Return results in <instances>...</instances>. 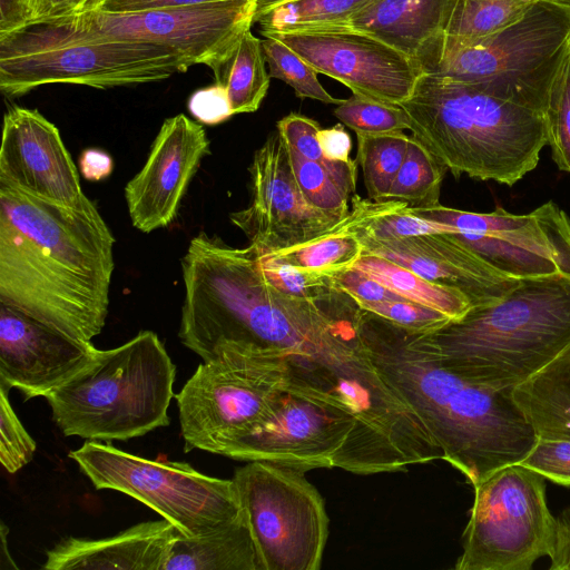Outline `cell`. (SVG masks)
Listing matches in <instances>:
<instances>
[{
	"mask_svg": "<svg viewBox=\"0 0 570 570\" xmlns=\"http://www.w3.org/2000/svg\"><path fill=\"white\" fill-rule=\"evenodd\" d=\"M185 288L178 337L203 362L250 347L285 353L289 364L321 365L342 350L360 307L346 293L314 302L285 295L262 274L252 246L235 248L205 232L181 258Z\"/></svg>",
	"mask_w": 570,
	"mask_h": 570,
	"instance_id": "1",
	"label": "cell"
},
{
	"mask_svg": "<svg viewBox=\"0 0 570 570\" xmlns=\"http://www.w3.org/2000/svg\"><path fill=\"white\" fill-rule=\"evenodd\" d=\"M115 242L90 199L63 207L0 185V303L91 342L108 315Z\"/></svg>",
	"mask_w": 570,
	"mask_h": 570,
	"instance_id": "2",
	"label": "cell"
},
{
	"mask_svg": "<svg viewBox=\"0 0 570 570\" xmlns=\"http://www.w3.org/2000/svg\"><path fill=\"white\" fill-rule=\"evenodd\" d=\"M360 332L384 382L420 419L442 460L474 487L520 463L538 436L512 391L480 385L446 367L422 333L362 309Z\"/></svg>",
	"mask_w": 570,
	"mask_h": 570,
	"instance_id": "3",
	"label": "cell"
},
{
	"mask_svg": "<svg viewBox=\"0 0 570 570\" xmlns=\"http://www.w3.org/2000/svg\"><path fill=\"white\" fill-rule=\"evenodd\" d=\"M412 137L455 177L514 185L547 145L544 114L424 72L400 104Z\"/></svg>",
	"mask_w": 570,
	"mask_h": 570,
	"instance_id": "4",
	"label": "cell"
},
{
	"mask_svg": "<svg viewBox=\"0 0 570 570\" xmlns=\"http://www.w3.org/2000/svg\"><path fill=\"white\" fill-rule=\"evenodd\" d=\"M423 335L450 370L512 391L570 345V276L521 278L498 302Z\"/></svg>",
	"mask_w": 570,
	"mask_h": 570,
	"instance_id": "5",
	"label": "cell"
},
{
	"mask_svg": "<svg viewBox=\"0 0 570 570\" xmlns=\"http://www.w3.org/2000/svg\"><path fill=\"white\" fill-rule=\"evenodd\" d=\"M176 366L153 331L91 361L47 396L65 436L125 441L169 425Z\"/></svg>",
	"mask_w": 570,
	"mask_h": 570,
	"instance_id": "6",
	"label": "cell"
},
{
	"mask_svg": "<svg viewBox=\"0 0 570 570\" xmlns=\"http://www.w3.org/2000/svg\"><path fill=\"white\" fill-rule=\"evenodd\" d=\"M191 66L173 48L110 38L69 18L0 35V89L7 97L48 83L106 89L159 81Z\"/></svg>",
	"mask_w": 570,
	"mask_h": 570,
	"instance_id": "7",
	"label": "cell"
},
{
	"mask_svg": "<svg viewBox=\"0 0 570 570\" xmlns=\"http://www.w3.org/2000/svg\"><path fill=\"white\" fill-rule=\"evenodd\" d=\"M569 53L570 4L539 0L520 20L485 39L468 45L441 40L422 68L544 114Z\"/></svg>",
	"mask_w": 570,
	"mask_h": 570,
	"instance_id": "8",
	"label": "cell"
},
{
	"mask_svg": "<svg viewBox=\"0 0 570 570\" xmlns=\"http://www.w3.org/2000/svg\"><path fill=\"white\" fill-rule=\"evenodd\" d=\"M289 385L287 358L278 350L228 351L200 363L175 395L184 451L227 456Z\"/></svg>",
	"mask_w": 570,
	"mask_h": 570,
	"instance_id": "9",
	"label": "cell"
},
{
	"mask_svg": "<svg viewBox=\"0 0 570 570\" xmlns=\"http://www.w3.org/2000/svg\"><path fill=\"white\" fill-rule=\"evenodd\" d=\"M71 458L98 490H115L142 502L184 537L226 527L245 513L233 479H218L185 462L149 460L89 440Z\"/></svg>",
	"mask_w": 570,
	"mask_h": 570,
	"instance_id": "10",
	"label": "cell"
},
{
	"mask_svg": "<svg viewBox=\"0 0 570 570\" xmlns=\"http://www.w3.org/2000/svg\"><path fill=\"white\" fill-rule=\"evenodd\" d=\"M239 461H266L308 471L340 468L381 473L352 412L331 395L291 384L254 431L228 452Z\"/></svg>",
	"mask_w": 570,
	"mask_h": 570,
	"instance_id": "11",
	"label": "cell"
},
{
	"mask_svg": "<svg viewBox=\"0 0 570 570\" xmlns=\"http://www.w3.org/2000/svg\"><path fill=\"white\" fill-rule=\"evenodd\" d=\"M456 570H531L552 552L557 519L546 498V478L514 463L473 487Z\"/></svg>",
	"mask_w": 570,
	"mask_h": 570,
	"instance_id": "12",
	"label": "cell"
},
{
	"mask_svg": "<svg viewBox=\"0 0 570 570\" xmlns=\"http://www.w3.org/2000/svg\"><path fill=\"white\" fill-rule=\"evenodd\" d=\"M262 570H318L328 537L324 499L305 471L266 461L235 470Z\"/></svg>",
	"mask_w": 570,
	"mask_h": 570,
	"instance_id": "13",
	"label": "cell"
},
{
	"mask_svg": "<svg viewBox=\"0 0 570 570\" xmlns=\"http://www.w3.org/2000/svg\"><path fill=\"white\" fill-rule=\"evenodd\" d=\"M410 210L451 227L455 237L509 276H570V218L553 202L527 215H514L503 208L488 214L471 213L442 205Z\"/></svg>",
	"mask_w": 570,
	"mask_h": 570,
	"instance_id": "14",
	"label": "cell"
},
{
	"mask_svg": "<svg viewBox=\"0 0 570 570\" xmlns=\"http://www.w3.org/2000/svg\"><path fill=\"white\" fill-rule=\"evenodd\" d=\"M249 205L229 215L257 255H268L322 236L347 230V217L312 206L299 189L286 142L276 130L254 153Z\"/></svg>",
	"mask_w": 570,
	"mask_h": 570,
	"instance_id": "15",
	"label": "cell"
},
{
	"mask_svg": "<svg viewBox=\"0 0 570 570\" xmlns=\"http://www.w3.org/2000/svg\"><path fill=\"white\" fill-rule=\"evenodd\" d=\"M258 0H225L138 12L89 11L73 22L115 39L177 50L193 65L218 69L254 24Z\"/></svg>",
	"mask_w": 570,
	"mask_h": 570,
	"instance_id": "16",
	"label": "cell"
},
{
	"mask_svg": "<svg viewBox=\"0 0 570 570\" xmlns=\"http://www.w3.org/2000/svg\"><path fill=\"white\" fill-rule=\"evenodd\" d=\"M294 50L317 73L348 87L353 95L400 105L412 94L422 66L385 42L364 32L320 29L297 32H263Z\"/></svg>",
	"mask_w": 570,
	"mask_h": 570,
	"instance_id": "17",
	"label": "cell"
},
{
	"mask_svg": "<svg viewBox=\"0 0 570 570\" xmlns=\"http://www.w3.org/2000/svg\"><path fill=\"white\" fill-rule=\"evenodd\" d=\"M0 185L63 207L89 199L58 128L24 107H12L3 117Z\"/></svg>",
	"mask_w": 570,
	"mask_h": 570,
	"instance_id": "18",
	"label": "cell"
},
{
	"mask_svg": "<svg viewBox=\"0 0 570 570\" xmlns=\"http://www.w3.org/2000/svg\"><path fill=\"white\" fill-rule=\"evenodd\" d=\"M209 154L204 127L184 114L167 118L140 171L125 187L134 227L150 233L170 225L202 159Z\"/></svg>",
	"mask_w": 570,
	"mask_h": 570,
	"instance_id": "19",
	"label": "cell"
},
{
	"mask_svg": "<svg viewBox=\"0 0 570 570\" xmlns=\"http://www.w3.org/2000/svg\"><path fill=\"white\" fill-rule=\"evenodd\" d=\"M96 347L0 303V384L47 396L83 368Z\"/></svg>",
	"mask_w": 570,
	"mask_h": 570,
	"instance_id": "20",
	"label": "cell"
},
{
	"mask_svg": "<svg viewBox=\"0 0 570 570\" xmlns=\"http://www.w3.org/2000/svg\"><path fill=\"white\" fill-rule=\"evenodd\" d=\"M356 237L363 246V254L383 257L433 283L456 288L469 298L472 307L498 302L519 283L518 278L495 268L452 233L391 239Z\"/></svg>",
	"mask_w": 570,
	"mask_h": 570,
	"instance_id": "21",
	"label": "cell"
},
{
	"mask_svg": "<svg viewBox=\"0 0 570 570\" xmlns=\"http://www.w3.org/2000/svg\"><path fill=\"white\" fill-rule=\"evenodd\" d=\"M180 535L168 520L135 524L112 537H67L47 551L42 569L163 570L174 541Z\"/></svg>",
	"mask_w": 570,
	"mask_h": 570,
	"instance_id": "22",
	"label": "cell"
},
{
	"mask_svg": "<svg viewBox=\"0 0 570 570\" xmlns=\"http://www.w3.org/2000/svg\"><path fill=\"white\" fill-rule=\"evenodd\" d=\"M456 3L458 0H372L337 28L370 35L422 66L445 36Z\"/></svg>",
	"mask_w": 570,
	"mask_h": 570,
	"instance_id": "23",
	"label": "cell"
},
{
	"mask_svg": "<svg viewBox=\"0 0 570 570\" xmlns=\"http://www.w3.org/2000/svg\"><path fill=\"white\" fill-rule=\"evenodd\" d=\"M512 397L538 438L570 441V345L515 386Z\"/></svg>",
	"mask_w": 570,
	"mask_h": 570,
	"instance_id": "24",
	"label": "cell"
},
{
	"mask_svg": "<svg viewBox=\"0 0 570 570\" xmlns=\"http://www.w3.org/2000/svg\"><path fill=\"white\" fill-rule=\"evenodd\" d=\"M163 570H262L246 512L207 534L191 538L180 534Z\"/></svg>",
	"mask_w": 570,
	"mask_h": 570,
	"instance_id": "25",
	"label": "cell"
},
{
	"mask_svg": "<svg viewBox=\"0 0 570 570\" xmlns=\"http://www.w3.org/2000/svg\"><path fill=\"white\" fill-rule=\"evenodd\" d=\"M352 268L365 273L402 298L440 311L452 321L460 320L472 307L459 289L433 283L380 256L362 254Z\"/></svg>",
	"mask_w": 570,
	"mask_h": 570,
	"instance_id": "26",
	"label": "cell"
},
{
	"mask_svg": "<svg viewBox=\"0 0 570 570\" xmlns=\"http://www.w3.org/2000/svg\"><path fill=\"white\" fill-rule=\"evenodd\" d=\"M372 0H258L254 23L263 32L337 28Z\"/></svg>",
	"mask_w": 570,
	"mask_h": 570,
	"instance_id": "27",
	"label": "cell"
},
{
	"mask_svg": "<svg viewBox=\"0 0 570 570\" xmlns=\"http://www.w3.org/2000/svg\"><path fill=\"white\" fill-rule=\"evenodd\" d=\"M214 75L226 89L233 115L256 111L271 82L262 40L247 30Z\"/></svg>",
	"mask_w": 570,
	"mask_h": 570,
	"instance_id": "28",
	"label": "cell"
},
{
	"mask_svg": "<svg viewBox=\"0 0 570 570\" xmlns=\"http://www.w3.org/2000/svg\"><path fill=\"white\" fill-rule=\"evenodd\" d=\"M287 148L296 183L307 202L323 212L347 217L348 199L356 189L357 161L320 163Z\"/></svg>",
	"mask_w": 570,
	"mask_h": 570,
	"instance_id": "29",
	"label": "cell"
},
{
	"mask_svg": "<svg viewBox=\"0 0 570 570\" xmlns=\"http://www.w3.org/2000/svg\"><path fill=\"white\" fill-rule=\"evenodd\" d=\"M353 223L347 230L373 239H391L434 233H454L443 224L419 217L406 204L352 197Z\"/></svg>",
	"mask_w": 570,
	"mask_h": 570,
	"instance_id": "30",
	"label": "cell"
},
{
	"mask_svg": "<svg viewBox=\"0 0 570 570\" xmlns=\"http://www.w3.org/2000/svg\"><path fill=\"white\" fill-rule=\"evenodd\" d=\"M539 0H458L443 41H480L520 20Z\"/></svg>",
	"mask_w": 570,
	"mask_h": 570,
	"instance_id": "31",
	"label": "cell"
},
{
	"mask_svg": "<svg viewBox=\"0 0 570 570\" xmlns=\"http://www.w3.org/2000/svg\"><path fill=\"white\" fill-rule=\"evenodd\" d=\"M357 157L368 198L386 199L405 159L410 136L403 130L382 134H356Z\"/></svg>",
	"mask_w": 570,
	"mask_h": 570,
	"instance_id": "32",
	"label": "cell"
},
{
	"mask_svg": "<svg viewBox=\"0 0 570 570\" xmlns=\"http://www.w3.org/2000/svg\"><path fill=\"white\" fill-rule=\"evenodd\" d=\"M446 170L428 149L410 136L405 159L385 200L403 203L414 208L438 206Z\"/></svg>",
	"mask_w": 570,
	"mask_h": 570,
	"instance_id": "33",
	"label": "cell"
},
{
	"mask_svg": "<svg viewBox=\"0 0 570 570\" xmlns=\"http://www.w3.org/2000/svg\"><path fill=\"white\" fill-rule=\"evenodd\" d=\"M362 254L363 246L356 235L340 230L267 256L295 267L334 275L352 268Z\"/></svg>",
	"mask_w": 570,
	"mask_h": 570,
	"instance_id": "34",
	"label": "cell"
},
{
	"mask_svg": "<svg viewBox=\"0 0 570 570\" xmlns=\"http://www.w3.org/2000/svg\"><path fill=\"white\" fill-rule=\"evenodd\" d=\"M262 46L271 78L291 86L298 98L336 106L344 100L331 96L320 83L316 70L279 39L265 37Z\"/></svg>",
	"mask_w": 570,
	"mask_h": 570,
	"instance_id": "35",
	"label": "cell"
},
{
	"mask_svg": "<svg viewBox=\"0 0 570 570\" xmlns=\"http://www.w3.org/2000/svg\"><path fill=\"white\" fill-rule=\"evenodd\" d=\"M257 257L265 279L285 295L322 302L343 292L333 274L295 267L267 255Z\"/></svg>",
	"mask_w": 570,
	"mask_h": 570,
	"instance_id": "36",
	"label": "cell"
},
{
	"mask_svg": "<svg viewBox=\"0 0 570 570\" xmlns=\"http://www.w3.org/2000/svg\"><path fill=\"white\" fill-rule=\"evenodd\" d=\"M334 116L355 134L410 130L409 117L400 105L385 104L357 95L337 105Z\"/></svg>",
	"mask_w": 570,
	"mask_h": 570,
	"instance_id": "37",
	"label": "cell"
},
{
	"mask_svg": "<svg viewBox=\"0 0 570 570\" xmlns=\"http://www.w3.org/2000/svg\"><path fill=\"white\" fill-rule=\"evenodd\" d=\"M544 119L552 159L560 170L570 174V53L551 87Z\"/></svg>",
	"mask_w": 570,
	"mask_h": 570,
	"instance_id": "38",
	"label": "cell"
},
{
	"mask_svg": "<svg viewBox=\"0 0 570 570\" xmlns=\"http://www.w3.org/2000/svg\"><path fill=\"white\" fill-rule=\"evenodd\" d=\"M37 449L35 440L16 415L9 389L0 384V462L11 474L27 465Z\"/></svg>",
	"mask_w": 570,
	"mask_h": 570,
	"instance_id": "39",
	"label": "cell"
},
{
	"mask_svg": "<svg viewBox=\"0 0 570 570\" xmlns=\"http://www.w3.org/2000/svg\"><path fill=\"white\" fill-rule=\"evenodd\" d=\"M360 308L412 333H431L452 320L444 313L407 299L356 302Z\"/></svg>",
	"mask_w": 570,
	"mask_h": 570,
	"instance_id": "40",
	"label": "cell"
},
{
	"mask_svg": "<svg viewBox=\"0 0 570 570\" xmlns=\"http://www.w3.org/2000/svg\"><path fill=\"white\" fill-rule=\"evenodd\" d=\"M102 0H14L0 35L29 23L50 22L96 10Z\"/></svg>",
	"mask_w": 570,
	"mask_h": 570,
	"instance_id": "41",
	"label": "cell"
},
{
	"mask_svg": "<svg viewBox=\"0 0 570 570\" xmlns=\"http://www.w3.org/2000/svg\"><path fill=\"white\" fill-rule=\"evenodd\" d=\"M520 463L556 484L570 487V441L538 438Z\"/></svg>",
	"mask_w": 570,
	"mask_h": 570,
	"instance_id": "42",
	"label": "cell"
},
{
	"mask_svg": "<svg viewBox=\"0 0 570 570\" xmlns=\"http://www.w3.org/2000/svg\"><path fill=\"white\" fill-rule=\"evenodd\" d=\"M277 131L286 145L304 158L325 163L317 132L322 128L320 124L306 116L291 112L276 124Z\"/></svg>",
	"mask_w": 570,
	"mask_h": 570,
	"instance_id": "43",
	"label": "cell"
},
{
	"mask_svg": "<svg viewBox=\"0 0 570 570\" xmlns=\"http://www.w3.org/2000/svg\"><path fill=\"white\" fill-rule=\"evenodd\" d=\"M188 109L205 125H217L233 116L226 89L217 82L196 90L188 100Z\"/></svg>",
	"mask_w": 570,
	"mask_h": 570,
	"instance_id": "44",
	"label": "cell"
},
{
	"mask_svg": "<svg viewBox=\"0 0 570 570\" xmlns=\"http://www.w3.org/2000/svg\"><path fill=\"white\" fill-rule=\"evenodd\" d=\"M336 286L355 302L404 299L371 276L355 268L334 274Z\"/></svg>",
	"mask_w": 570,
	"mask_h": 570,
	"instance_id": "45",
	"label": "cell"
},
{
	"mask_svg": "<svg viewBox=\"0 0 570 570\" xmlns=\"http://www.w3.org/2000/svg\"><path fill=\"white\" fill-rule=\"evenodd\" d=\"M225 0H102L96 9L104 12H138L173 9Z\"/></svg>",
	"mask_w": 570,
	"mask_h": 570,
	"instance_id": "46",
	"label": "cell"
},
{
	"mask_svg": "<svg viewBox=\"0 0 570 570\" xmlns=\"http://www.w3.org/2000/svg\"><path fill=\"white\" fill-rule=\"evenodd\" d=\"M317 139L323 156L331 160L350 161L352 140L343 125L337 124L331 128H321Z\"/></svg>",
	"mask_w": 570,
	"mask_h": 570,
	"instance_id": "47",
	"label": "cell"
},
{
	"mask_svg": "<svg viewBox=\"0 0 570 570\" xmlns=\"http://www.w3.org/2000/svg\"><path fill=\"white\" fill-rule=\"evenodd\" d=\"M550 558V570H570V507L557 519L556 540Z\"/></svg>",
	"mask_w": 570,
	"mask_h": 570,
	"instance_id": "48",
	"label": "cell"
},
{
	"mask_svg": "<svg viewBox=\"0 0 570 570\" xmlns=\"http://www.w3.org/2000/svg\"><path fill=\"white\" fill-rule=\"evenodd\" d=\"M79 165L81 175L91 181L107 178L114 168L110 155L96 148L85 149L79 158Z\"/></svg>",
	"mask_w": 570,
	"mask_h": 570,
	"instance_id": "49",
	"label": "cell"
},
{
	"mask_svg": "<svg viewBox=\"0 0 570 570\" xmlns=\"http://www.w3.org/2000/svg\"><path fill=\"white\" fill-rule=\"evenodd\" d=\"M9 531V529L4 525L3 522H1V568H9V569H18V566L13 562V560L11 559L9 552L7 551L6 547H7V541H6V537H7V532Z\"/></svg>",
	"mask_w": 570,
	"mask_h": 570,
	"instance_id": "50",
	"label": "cell"
},
{
	"mask_svg": "<svg viewBox=\"0 0 570 570\" xmlns=\"http://www.w3.org/2000/svg\"><path fill=\"white\" fill-rule=\"evenodd\" d=\"M14 0H1V19L0 21H3L8 18L10 14L12 7H13Z\"/></svg>",
	"mask_w": 570,
	"mask_h": 570,
	"instance_id": "51",
	"label": "cell"
},
{
	"mask_svg": "<svg viewBox=\"0 0 570 570\" xmlns=\"http://www.w3.org/2000/svg\"><path fill=\"white\" fill-rule=\"evenodd\" d=\"M554 1H558V2H562V3L570 4V0H554Z\"/></svg>",
	"mask_w": 570,
	"mask_h": 570,
	"instance_id": "52",
	"label": "cell"
}]
</instances>
